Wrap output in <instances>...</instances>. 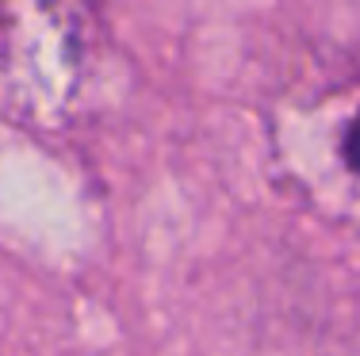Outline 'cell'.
Listing matches in <instances>:
<instances>
[{"label": "cell", "instance_id": "cell-1", "mask_svg": "<svg viewBox=\"0 0 360 356\" xmlns=\"http://www.w3.org/2000/svg\"><path fill=\"white\" fill-rule=\"evenodd\" d=\"M345 157L353 161V169H360V115L349 126V138H345Z\"/></svg>", "mask_w": 360, "mask_h": 356}]
</instances>
